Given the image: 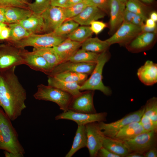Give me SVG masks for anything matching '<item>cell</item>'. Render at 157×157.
<instances>
[{
  "label": "cell",
  "instance_id": "cell-1",
  "mask_svg": "<svg viewBox=\"0 0 157 157\" xmlns=\"http://www.w3.org/2000/svg\"><path fill=\"white\" fill-rule=\"evenodd\" d=\"M16 67L0 72V105L11 121L26 108V90L15 73Z\"/></svg>",
  "mask_w": 157,
  "mask_h": 157
},
{
  "label": "cell",
  "instance_id": "cell-2",
  "mask_svg": "<svg viewBox=\"0 0 157 157\" xmlns=\"http://www.w3.org/2000/svg\"><path fill=\"white\" fill-rule=\"evenodd\" d=\"M0 150L11 153L16 157H23L24 149L11 120L0 107Z\"/></svg>",
  "mask_w": 157,
  "mask_h": 157
},
{
  "label": "cell",
  "instance_id": "cell-3",
  "mask_svg": "<svg viewBox=\"0 0 157 157\" xmlns=\"http://www.w3.org/2000/svg\"><path fill=\"white\" fill-rule=\"evenodd\" d=\"M110 57L108 49L100 53L95 67L90 77L81 85V91L98 90L106 96L111 95L112 91L111 88L104 85L102 81L103 69Z\"/></svg>",
  "mask_w": 157,
  "mask_h": 157
},
{
  "label": "cell",
  "instance_id": "cell-4",
  "mask_svg": "<svg viewBox=\"0 0 157 157\" xmlns=\"http://www.w3.org/2000/svg\"><path fill=\"white\" fill-rule=\"evenodd\" d=\"M37 100L49 101L57 104L63 112L68 109L74 97L69 93L55 87L40 84L33 95Z\"/></svg>",
  "mask_w": 157,
  "mask_h": 157
},
{
  "label": "cell",
  "instance_id": "cell-5",
  "mask_svg": "<svg viewBox=\"0 0 157 157\" xmlns=\"http://www.w3.org/2000/svg\"><path fill=\"white\" fill-rule=\"evenodd\" d=\"M67 38V36H59L53 32L44 34H31L21 40L9 43L20 49L28 46L35 48L53 47Z\"/></svg>",
  "mask_w": 157,
  "mask_h": 157
},
{
  "label": "cell",
  "instance_id": "cell-6",
  "mask_svg": "<svg viewBox=\"0 0 157 157\" xmlns=\"http://www.w3.org/2000/svg\"><path fill=\"white\" fill-rule=\"evenodd\" d=\"M144 110L143 106L138 110L111 123H106L103 121L97 122L98 126L105 136L114 138L119 131L126 125L132 122L140 121Z\"/></svg>",
  "mask_w": 157,
  "mask_h": 157
},
{
  "label": "cell",
  "instance_id": "cell-7",
  "mask_svg": "<svg viewBox=\"0 0 157 157\" xmlns=\"http://www.w3.org/2000/svg\"><path fill=\"white\" fill-rule=\"evenodd\" d=\"M157 131L144 132L123 143L129 153L137 152L144 154L151 148L156 146Z\"/></svg>",
  "mask_w": 157,
  "mask_h": 157
},
{
  "label": "cell",
  "instance_id": "cell-8",
  "mask_svg": "<svg viewBox=\"0 0 157 157\" xmlns=\"http://www.w3.org/2000/svg\"><path fill=\"white\" fill-rule=\"evenodd\" d=\"M23 64L21 49L10 43L0 45V72Z\"/></svg>",
  "mask_w": 157,
  "mask_h": 157
},
{
  "label": "cell",
  "instance_id": "cell-9",
  "mask_svg": "<svg viewBox=\"0 0 157 157\" xmlns=\"http://www.w3.org/2000/svg\"><path fill=\"white\" fill-rule=\"evenodd\" d=\"M142 32L140 26L123 22L112 36L106 40L110 45H125Z\"/></svg>",
  "mask_w": 157,
  "mask_h": 157
},
{
  "label": "cell",
  "instance_id": "cell-10",
  "mask_svg": "<svg viewBox=\"0 0 157 157\" xmlns=\"http://www.w3.org/2000/svg\"><path fill=\"white\" fill-rule=\"evenodd\" d=\"M107 115V113L106 112L90 114L68 110L56 116L55 119L71 120L76 122L78 125H85L91 122L105 121L106 120Z\"/></svg>",
  "mask_w": 157,
  "mask_h": 157
},
{
  "label": "cell",
  "instance_id": "cell-11",
  "mask_svg": "<svg viewBox=\"0 0 157 157\" xmlns=\"http://www.w3.org/2000/svg\"><path fill=\"white\" fill-rule=\"evenodd\" d=\"M87 144V147L90 157H97L99 150L102 147L104 135L99 129L97 122L88 123L85 125Z\"/></svg>",
  "mask_w": 157,
  "mask_h": 157
},
{
  "label": "cell",
  "instance_id": "cell-12",
  "mask_svg": "<svg viewBox=\"0 0 157 157\" xmlns=\"http://www.w3.org/2000/svg\"><path fill=\"white\" fill-rule=\"evenodd\" d=\"M94 90H86L74 97L68 110L78 112L93 114L97 113L93 103Z\"/></svg>",
  "mask_w": 157,
  "mask_h": 157
},
{
  "label": "cell",
  "instance_id": "cell-13",
  "mask_svg": "<svg viewBox=\"0 0 157 157\" xmlns=\"http://www.w3.org/2000/svg\"><path fill=\"white\" fill-rule=\"evenodd\" d=\"M45 25V33L53 32L66 20L63 8L50 5L41 15Z\"/></svg>",
  "mask_w": 157,
  "mask_h": 157
},
{
  "label": "cell",
  "instance_id": "cell-14",
  "mask_svg": "<svg viewBox=\"0 0 157 157\" xmlns=\"http://www.w3.org/2000/svg\"><path fill=\"white\" fill-rule=\"evenodd\" d=\"M21 54L24 64L33 70L42 72L49 75L53 69L41 55L33 51L21 49Z\"/></svg>",
  "mask_w": 157,
  "mask_h": 157
},
{
  "label": "cell",
  "instance_id": "cell-15",
  "mask_svg": "<svg viewBox=\"0 0 157 157\" xmlns=\"http://www.w3.org/2000/svg\"><path fill=\"white\" fill-rule=\"evenodd\" d=\"M156 33L141 32L125 46L129 51L138 53L150 48L155 43Z\"/></svg>",
  "mask_w": 157,
  "mask_h": 157
},
{
  "label": "cell",
  "instance_id": "cell-16",
  "mask_svg": "<svg viewBox=\"0 0 157 157\" xmlns=\"http://www.w3.org/2000/svg\"><path fill=\"white\" fill-rule=\"evenodd\" d=\"M96 63H76L67 61L63 62L52 69L49 75L66 72H71L91 74ZM48 75V76H49Z\"/></svg>",
  "mask_w": 157,
  "mask_h": 157
},
{
  "label": "cell",
  "instance_id": "cell-17",
  "mask_svg": "<svg viewBox=\"0 0 157 157\" xmlns=\"http://www.w3.org/2000/svg\"><path fill=\"white\" fill-rule=\"evenodd\" d=\"M125 4L120 0H110L109 33L113 35L123 22V16Z\"/></svg>",
  "mask_w": 157,
  "mask_h": 157
},
{
  "label": "cell",
  "instance_id": "cell-18",
  "mask_svg": "<svg viewBox=\"0 0 157 157\" xmlns=\"http://www.w3.org/2000/svg\"><path fill=\"white\" fill-rule=\"evenodd\" d=\"M137 75L140 81L147 86L157 82V64L151 60L146 61L137 70Z\"/></svg>",
  "mask_w": 157,
  "mask_h": 157
},
{
  "label": "cell",
  "instance_id": "cell-19",
  "mask_svg": "<svg viewBox=\"0 0 157 157\" xmlns=\"http://www.w3.org/2000/svg\"><path fill=\"white\" fill-rule=\"evenodd\" d=\"M106 14L95 6L88 5L79 15L71 19L81 26H89L92 21L104 18Z\"/></svg>",
  "mask_w": 157,
  "mask_h": 157
},
{
  "label": "cell",
  "instance_id": "cell-20",
  "mask_svg": "<svg viewBox=\"0 0 157 157\" xmlns=\"http://www.w3.org/2000/svg\"><path fill=\"white\" fill-rule=\"evenodd\" d=\"M82 43L67 38L53 48L63 62L67 61L79 49Z\"/></svg>",
  "mask_w": 157,
  "mask_h": 157
},
{
  "label": "cell",
  "instance_id": "cell-21",
  "mask_svg": "<svg viewBox=\"0 0 157 157\" xmlns=\"http://www.w3.org/2000/svg\"><path fill=\"white\" fill-rule=\"evenodd\" d=\"M33 13L28 8L17 6L6 7L5 23H19L30 17Z\"/></svg>",
  "mask_w": 157,
  "mask_h": 157
},
{
  "label": "cell",
  "instance_id": "cell-22",
  "mask_svg": "<svg viewBox=\"0 0 157 157\" xmlns=\"http://www.w3.org/2000/svg\"><path fill=\"white\" fill-rule=\"evenodd\" d=\"M146 131L140 121L132 122L121 129L114 138L123 142L133 138Z\"/></svg>",
  "mask_w": 157,
  "mask_h": 157
},
{
  "label": "cell",
  "instance_id": "cell-23",
  "mask_svg": "<svg viewBox=\"0 0 157 157\" xmlns=\"http://www.w3.org/2000/svg\"><path fill=\"white\" fill-rule=\"evenodd\" d=\"M19 23L31 34L45 33V23L41 15L33 13L30 17Z\"/></svg>",
  "mask_w": 157,
  "mask_h": 157
},
{
  "label": "cell",
  "instance_id": "cell-24",
  "mask_svg": "<svg viewBox=\"0 0 157 157\" xmlns=\"http://www.w3.org/2000/svg\"><path fill=\"white\" fill-rule=\"evenodd\" d=\"M48 85H51L71 94L74 97L80 95L81 85L74 83H71L59 79L53 76H48Z\"/></svg>",
  "mask_w": 157,
  "mask_h": 157
},
{
  "label": "cell",
  "instance_id": "cell-25",
  "mask_svg": "<svg viewBox=\"0 0 157 157\" xmlns=\"http://www.w3.org/2000/svg\"><path fill=\"white\" fill-rule=\"evenodd\" d=\"M87 133L85 125H78L72 145L65 157H71L79 149L87 147Z\"/></svg>",
  "mask_w": 157,
  "mask_h": 157
},
{
  "label": "cell",
  "instance_id": "cell-26",
  "mask_svg": "<svg viewBox=\"0 0 157 157\" xmlns=\"http://www.w3.org/2000/svg\"><path fill=\"white\" fill-rule=\"evenodd\" d=\"M102 147L120 157H125L129 153L123 142L104 135Z\"/></svg>",
  "mask_w": 157,
  "mask_h": 157
},
{
  "label": "cell",
  "instance_id": "cell-27",
  "mask_svg": "<svg viewBox=\"0 0 157 157\" xmlns=\"http://www.w3.org/2000/svg\"><path fill=\"white\" fill-rule=\"evenodd\" d=\"M111 45L106 40L98 37H90L82 42L81 49L93 52L100 53L108 49Z\"/></svg>",
  "mask_w": 157,
  "mask_h": 157
},
{
  "label": "cell",
  "instance_id": "cell-28",
  "mask_svg": "<svg viewBox=\"0 0 157 157\" xmlns=\"http://www.w3.org/2000/svg\"><path fill=\"white\" fill-rule=\"evenodd\" d=\"M32 51L43 57L53 69L63 62L53 47L33 48Z\"/></svg>",
  "mask_w": 157,
  "mask_h": 157
},
{
  "label": "cell",
  "instance_id": "cell-29",
  "mask_svg": "<svg viewBox=\"0 0 157 157\" xmlns=\"http://www.w3.org/2000/svg\"><path fill=\"white\" fill-rule=\"evenodd\" d=\"M99 54L79 49L67 61L76 63H96Z\"/></svg>",
  "mask_w": 157,
  "mask_h": 157
},
{
  "label": "cell",
  "instance_id": "cell-30",
  "mask_svg": "<svg viewBox=\"0 0 157 157\" xmlns=\"http://www.w3.org/2000/svg\"><path fill=\"white\" fill-rule=\"evenodd\" d=\"M8 26L10 34L8 40L10 43L21 40L31 34L19 23L9 24Z\"/></svg>",
  "mask_w": 157,
  "mask_h": 157
},
{
  "label": "cell",
  "instance_id": "cell-31",
  "mask_svg": "<svg viewBox=\"0 0 157 157\" xmlns=\"http://www.w3.org/2000/svg\"><path fill=\"white\" fill-rule=\"evenodd\" d=\"M59 79L65 81L80 84L84 83L88 79V75L82 73L66 72L50 75Z\"/></svg>",
  "mask_w": 157,
  "mask_h": 157
},
{
  "label": "cell",
  "instance_id": "cell-32",
  "mask_svg": "<svg viewBox=\"0 0 157 157\" xmlns=\"http://www.w3.org/2000/svg\"><path fill=\"white\" fill-rule=\"evenodd\" d=\"M93 33L89 26L81 25L68 35L67 38L72 40L82 43L91 37Z\"/></svg>",
  "mask_w": 157,
  "mask_h": 157
},
{
  "label": "cell",
  "instance_id": "cell-33",
  "mask_svg": "<svg viewBox=\"0 0 157 157\" xmlns=\"http://www.w3.org/2000/svg\"><path fill=\"white\" fill-rule=\"evenodd\" d=\"M125 9L141 16L146 20L148 18L147 6L139 0H128L125 3Z\"/></svg>",
  "mask_w": 157,
  "mask_h": 157
},
{
  "label": "cell",
  "instance_id": "cell-34",
  "mask_svg": "<svg viewBox=\"0 0 157 157\" xmlns=\"http://www.w3.org/2000/svg\"><path fill=\"white\" fill-rule=\"evenodd\" d=\"M143 115L157 125V98L153 97L147 101Z\"/></svg>",
  "mask_w": 157,
  "mask_h": 157
},
{
  "label": "cell",
  "instance_id": "cell-35",
  "mask_svg": "<svg viewBox=\"0 0 157 157\" xmlns=\"http://www.w3.org/2000/svg\"><path fill=\"white\" fill-rule=\"evenodd\" d=\"M79 24L72 19H67L53 31L60 36H67L79 26Z\"/></svg>",
  "mask_w": 157,
  "mask_h": 157
},
{
  "label": "cell",
  "instance_id": "cell-36",
  "mask_svg": "<svg viewBox=\"0 0 157 157\" xmlns=\"http://www.w3.org/2000/svg\"><path fill=\"white\" fill-rule=\"evenodd\" d=\"M88 6L85 0L76 4L63 8L66 19H72L79 15Z\"/></svg>",
  "mask_w": 157,
  "mask_h": 157
},
{
  "label": "cell",
  "instance_id": "cell-37",
  "mask_svg": "<svg viewBox=\"0 0 157 157\" xmlns=\"http://www.w3.org/2000/svg\"><path fill=\"white\" fill-rule=\"evenodd\" d=\"M51 0H35L27 5L28 8L33 13L41 15L50 5Z\"/></svg>",
  "mask_w": 157,
  "mask_h": 157
},
{
  "label": "cell",
  "instance_id": "cell-38",
  "mask_svg": "<svg viewBox=\"0 0 157 157\" xmlns=\"http://www.w3.org/2000/svg\"><path fill=\"white\" fill-rule=\"evenodd\" d=\"M110 0H85L88 5L95 6L106 13L109 12Z\"/></svg>",
  "mask_w": 157,
  "mask_h": 157
},
{
  "label": "cell",
  "instance_id": "cell-39",
  "mask_svg": "<svg viewBox=\"0 0 157 157\" xmlns=\"http://www.w3.org/2000/svg\"><path fill=\"white\" fill-rule=\"evenodd\" d=\"M89 25L92 33L96 35L100 33L107 26V24L106 23L97 20L92 21Z\"/></svg>",
  "mask_w": 157,
  "mask_h": 157
},
{
  "label": "cell",
  "instance_id": "cell-40",
  "mask_svg": "<svg viewBox=\"0 0 157 157\" xmlns=\"http://www.w3.org/2000/svg\"><path fill=\"white\" fill-rule=\"evenodd\" d=\"M17 6L28 8L27 5L18 0H0V7Z\"/></svg>",
  "mask_w": 157,
  "mask_h": 157
},
{
  "label": "cell",
  "instance_id": "cell-41",
  "mask_svg": "<svg viewBox=\"0 0 157 157\" xmlns=\"http://www.w3.org/2000/svg\"><path fill=\"white\" fill-rule=\"evenodd\" d=\"M97 157H120L104 148L101 147L98 151Z\"/></svg>",
  "mask_w": 157,
  "mask_h": 157
},
{
  "label": "cell",
  "instance_id": "cell-42",
  "mask_svg": "<svg viewBox=\"0 0 157 157\" xmlns=\"http://www.w3.org/2000/svg\"><path fill=\"white\" fill-rule=\"evenodd\" d=\"M136 15L135 13L125 9L123 14V22L131 23Z\"/></svg>",
  "mask_w": 157,
  "mask_h": 157
},
{
  "label": "cell",
  "instance_id": "cell-43",
  "mask_svg": "<svg viewBox=\"0 0 157 157\" xmlns=\"http://www.w3.org/2000/svg\"><path fill=\"white\" fill-rule=\"evenodd\" d=\"M10 29L7 26L4 27L0 32V40H8L9 37Z\"/></svg>",
  "mask_w": 157,
  "mask_h": 157
},
{
  "label": "cell",
  "instance_id": "cell-44",
  "mask_svg": "<svg viewBox=\"0 0 157 157\" xmlns=\"http://www.w3.org/2000/svg\"><path fill=\"white\" fill-rule=\"evenodd\" d=\"M145 19L140 15H137L133 18L131 23L136 26H141L145 21Z\"/></svg>",
  "mask_w": 157,
  "mask_h": 157
},
{
  "label": "cell",
  "instance_id": "cell-45",
  "mask_svg": "<svg viewBox=\"0 0 157 157\" xmlns=\"http://www.w3.org/2000/svg\"><path fill=\"white\" fill-rule=\"evenodd\" d=\"M144 157H157V149L156 146L150 149L144 154Z\"/></svg>",
  "mask_w": 157,
  "mask_h": 157
},
{
  "label": "cell",
  "instance_id": "cell-46",
  "mask_svg": "<svg viewBox=\"0 0 157 157\" xmlns=\"http://www.w3.org/2000/svg\"><path fill=\"white\" fill-rule=\"evenodd\" d=\"M67 0H51L50 5L64 8Z\"/></svg>",
  "mask_w": 157,
  "mask_h": 157
},
{
  "label": "cell",
  "instance_id": "cell-47",
  "mask_svg": "<svg viewBox=\"0 0 157 157\" xmlns=\"http://www.w3.org/2000/svg\"><path fill=\"white\" fill-rule=\"evenodd\" d=\"M142 32L155 33L157 32V26L150 28L147 26L145 24H144L140 26Z\"/></svg>",
  "mask_w": 157,
  "mask_h": 157
},
{
  "label": "cell",
  "instance_id": "cell-48",
  "mask_svg": "<svg viewBox=\"0 0 157 157\" xmlns=\"http://www.w3.org/2000/svg\"><path fill=\"white\" fill-rule=\"evenodd\" d=\"M85 0H67L64 8L69 7L82 2Z\"/></svg>",
  "mask_w": 157,
  "mask_h": 157
},
{
  "label": "cell",
  "instance_id": "cell-49",
  "mask_svg": "<svg viewBox=\"0 0 157 157\" xmlns=\"http://www.w3.org/2000/svg\"><path fill=\"white\" fill-rule=\"evenodd\" d=\"M145 25L148 27L152 28L156 26V22L150 18H147L145 21Z\"/></svg>",
  "mask_w": 157,
  "mask_h": 157
},
{
  "label": "cell",
  "instance_id": "cell-50",
  "mask_svg": "<svg viewBox=\"0 0 157 157\" xmlns=\"http://www.w3.org/2000/svg\"><path fill=\"white\" fill-rule=\"evenodd\" d=\"M5 8L0 7V22L5 23Z\"/></svg>",
  "mask_w": 157,
  "mask_h": 157
},
{
  "label": "cell",
  "instance_id": "cell-51",
  "mask_svg": "<svg viewBox=\"0 0 157 157\" xmlns=\"http://www.w3.org/2000/svg\"><path fill=\"white\" fill-rule=\"evenodd\" d=\"M126 157H144L143 154L137 152L129 153Z\"/></svg>",
  "mask_w": 157,
  "mask_h": 157
},
{
  "label": "cell",
  "instance_id": "cell-52",
  "mask_svg": "<svg viewBox=\"0 0 157 157\" xmlns=\"http://www.w3.org/2000/svg\"><path fill=\"white\" fill-rule=\"evenodd\" d=\"M150 18L155 22L157 21V13L156 11H153L150 14Z\"/></svg>",
  "mask_w": 157,
  "mask_h": 157
},
{
  "label": "cell",
  "instance_id": "cell-53",
  "mask_svg": "<svg viewBox=\"0 0 157 157\" xmlns=\"http://www.w3.org/2000/svg\"><path fill=\"white\" fill-rule=\"evenodd\" d=\"M4 153L6 157H16L12 153L6 151H4Z\"/></svg>",
  "mask_w": 157,
  "mask_h": 157
},
{
  "label": "cell",
  "instance_id": "cell-54",
  "mask_svg": "<svg viewBox=\"0 0 157 157\" xmlns=\"http://www.w3.org/2000/svg\"><path fill=\"white\" fill-rule=\"evenodd\" d=\"M141 2L148 4H150L152 3L154 0H139Z\"/></svg>",
  "mask_w": 157,
  "mask_h": 157
},
{
  "label": "cell",
  "instance_id": "cell-55",
  "mask_svg": "<svg viewBox=\"0 0 157 157\" xmlns=\"http://www.w3.org/2000/svg\"><path fill=\"white\" fill-rule=\"evenodd\" d=\"M18 0L19 1H20L21 2L26 4L27 5L28 4L31 3V0Z\"/></svg>",
  "mask_w": 157,
  "mask_h": 157
},
{
  "label": "cell",
  "instance_id": "cell-56",
  "mask_svg": "<svg viewBox=\"0 0 157 157\" xmlns=\"http://www.w3.org/2000/svg\"><path fill=\"white\" fill-rule=\"evenodd\" d=\"M7 26V24L5 23L0 22V32L4 27Z\"/></svg>",
  "mask_w": 157,
  "mask_h": 157
},
{
  "label": "cell",
  "instance_id": "cell-57",
  "mask_svg": "<svg viewBox=\"0 0 157 157\" xmlns=\"http://www.w3.org/2000/svg\"><path fill=\"white\" fill-rule=\"evenodd\" d=\"M121 2L125 3L128 0H120Z\"/></svg>",
  "mask_w": 157,
  "mask_h": 157
},
{
  "label": "cell",
  "instance_id": "cell-58",
  "mask_svg": "<svg viewBox=\"0 0 157 157\" xmlns=\"http://www.w3.org/2000/svg\"><path fill=\"white\" fill-rule=\"evenodd\" d=\"M1 107L0 105V107Z\"/></svg>",
  "mask_w": 157,
  "mask_h": 157
}]
</instances>
